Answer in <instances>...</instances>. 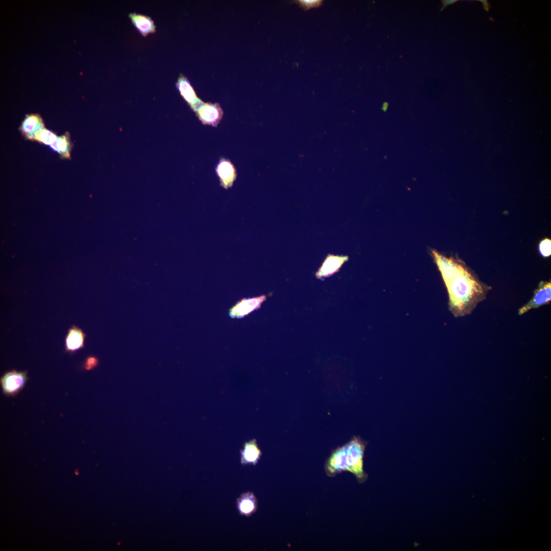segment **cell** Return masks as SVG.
<instances>
[{"label": "cell", "instance_id": "obj_1", "mask_svg": "<svg viewBox=\"0 0 551 551\" xmlns=\"http://www.w3.org/2000/svg\"><path fill=\"white\" fill-rule=\"evenodd\" d=\"M432 253L447 289L450 311L456 317L470 314L491 287L481 282L462 260L435 250Z\"/></svg>", "mask_w": 551, "mask_h": 551}, {"label": "cell", "instance_id": "obj_2", "mask_svg": "<svg viewBox=\"0 0 551 551\" xmlns=\"http://www.w3.org/2000/svg\"><path fill=\"white\" fill-rule=\"evenodd\" d=\"M366 445L363 439L355 436L334 449L325 463L327 475L333 477L343 471H348L355 475L359 483H364L368 477L364 469Z\"/></svg>", "mask_w": 551, "mask_h": 551}, {"label": "cell", "instance_id": "obj_3", "mask_svg": "<svg viewBox=\"0 0 551 551\" xmlns=\"http://www.w3.org/2000/svg\"><path fill=\"white\" fill-rule=\"evenodd\" d=\"M28 371L13 369L6 372L1 378L3 393L7 396H15L19 393L27 382Z\"/></svg>", "mask_w": 551, "mask_h": 551}, {"label": "cell", "instance_id": "obj_4", "mask_svg": "<svg viewBox=\"0 0 551 551\" xmlns=\"http://www.w3.org/2000/svg\"><path fill=\"white\" fill-rule=\"evenodd\" d=\"M551 300V283L541 281L535 289L532 298L518 310V315H521L532 309L537 308L549 304Z\"/></svg>", "mask_w": 551, "mask_h": 551}, {"label": "cell", "instance_id": "obj_5", "mask_svg": "<svg viewBox=\"0 0 551 551\" xmlns=\"http://www.w3.org/2000/svg\"><path fill=\"white\" fill-rule=\"evenodd\" d=\"M266 299V296L265 295L252 298H244L230 309L229 315L233 318H242L259 308Z\"/></svg>", "mask_w": 551, "mask_h": 551}, {"label": "cell", "instance_id": "obj_6", "mask_svg": "<svg viewBox=\"0 0 551 551\" xmlns=\"http://www.w3.org/2000/svg\"><path fill=\"white\" fill-rule=\"evenodd\" d=\"M195 108L199 119L204 124L215 125L221 117L222 112L216 105L199 104Z\"/></svg>", "mask_w": 551, "mask_h": 551}, {"label": "cell", "instance_id": "obj_7", "mask_svg": "<svg viewBox=\"0 0 551 551\" xmlns=\"http://www.w3.org/2000/svg\"><path fill=\"white\" fill-rule=\"evenodd\" d=\"M86 334L84 331L76 325H73L68 330L65 340V350L74 353L84 347Z\"/></svg>", "mask_w": 551, "mask_h": 551}, {"label": "cell", "instance_id": "obj_8", "mask_svg": "<svg viewBox=\"0 0 551 551\" xmlns=\"http://www.w3.org/2000/svg\"><path fill=\"white\" fill-rule=\"evenodd\" d=\"M44 127L41 116L38 114H31L26 115L19 130L26 139L32 140L34 134Z\"/></svg>", "mask_w": 551, "mask_h": 551}, {"label": "cell", "instance_id": "obj_9", "mask_svg": "<svg viewBox=\"0 0 551 551\" xmlns=\"http://www.w3.org/2000/svg\"><path fill=\"white\" fill-rule=\"evenodd\" d=\"M347 260V257L328 256L316 273L318 278L329 277L339 270L342 264Z\"/></svg>", "mask_w": 551, "mask_h": 551}, {"label": "cell", "instance_id": "obj_10", "mask_svg": "<svg viewBox=\"0 0 551 551\" xmlns=\"http://www.w3.org/2000/svg\"><path fill=\"white\" fill-rule=\"evenodd\" d=\"M133 24L144 36L153 33L156 31V27L152 19L147 16L137 14L130 13L129 15Z\"/></svg>", "mask_w": 551, "mask_h": 551}, {"label": "cell", "instance_id": "obj_11", "mask_svg": "<svg viewBox=\"0 0 551 551\" xmlns=\"http://www.w3.org/2000/svg\"><path fill=\"white\" fill-rule=\"evenodd\" d=\"M216 171L223 186L230 187L236 177V170L233 164L229 161L222 160L217 165Z\"/></svg>", "mask_w": 551, "mask_h": 551}, {"label": "cell", "instance_id": "obj_12", "mask_svg": "<svg viewBox=\"0 0 551 551\" xmlns=\"http://www.w3.org/2000/svg\"><path fill=\"white\" fill-rule=\"evenodd\" d=\"M50 147L57 152L61 158L70 159L72 145L69 133L66 132L64 135L58 136Z\"/></svg>", "mask_w": 551, "mask_h": 551}, {"label": "cell", "instance_id": "obj_13", "mask_svg": "<svg viewBox=\"0 0 551 551\" xmlns=\"http://www.w3.org/2000/svg\"><path fill=\"white\" fill-rule=\"evenodd\" d=\"M241 454L242 463L252 464L256 463L261 455L255 440L246 443Z\"/></svg>", "mask_w": 551, "mask_h": 551}, {"label": "cell", "instance_id": "obj_14", "mask_svg": "<svg viewBox=\"0 0 551 551\" xmlns=\"http://www.w3.org/2000/svg\"><path fill=\"white\" fill-rule=\"evenodd\" d=\"M177 85L183 97L192 107H195L198 101L197 98L188 81L184 77H181L178 80Z\"/></svg>", "mask_w": 551, "mask_h": 551}, {"label": "cell", "instance_id": "obj_15", "mask_svg": "<svg viewBox=\"0 0 551 551\" xmlns=\"http://www.w3.org/2000/svg\"><path fill=\"white\" fill-rule=\"evenodd\" d=\"M238 508L245 515L254 512L257 508V501L253 494L248 493L242 495L238 500Z\"/></svg>", "mask_w": 551, "mask_h": 551}, {"label": "cell", "instance_id": "obj_16", "mask_svg": "<svg viewBox=\"0 0 551 551\" xmlns=\"http://www.w3.org/2000/svg\"><path fill=\"white\" fill-rule=\"evenodd\" d=\"M57 137L55 133L44 127L34 134L32 140L50 146Z\"/></svg>", "mask_w": 551, "mask_h": 551}, {"label": "cell", "instance_id": "obj_17", "mask_svg": "<svg viewBox=\"0 0 551 551\" xmlns=\"http://www.w3.org/2000/svg\"><path fill=\"white\" fill-rule=\"evenodd\" d=\"M540 254L544 257H548L551 254V241L548 238L542 240L539 245Z\"/></svg>", "mask_w": 551, "mask_h": 551}, {"label": "cell", "instance_id": "obj_18", "mask_svg": "<svg viewBox=\"0 0 551 551\" xmlns=\"http://www.w3.org/2000/svg\"><path fill=\"white\" fill-rule=\"evenodd\" d=\"M98 364V360L95 357L90 356L88 357L85 361L84 368L86 370H90L95 367Z\"/></svg>", "mask_w": 551, "mask_h": 551}, {"label": "cell", "instance_id": "obj_19", "mask_svg": "<svg viewBox=\"0 0 551 551\" xmlns=\"http://www.w3.org/2000/svg\"><path fill=\"white\" fill-rule=\"evenodd\" d=\"M299 3L304 7H305L306 8H311V7L318 6L319 5V4L320 3V1H313V0H312V1H311H311L305 0V1H299Z\"/></svg>", "mask_w": 551, "mask_h": 551}, {"label": "cell", "instance_id": "obj_20", "mask_svg": "<svg viewBox=\"0 0 551 551\" xmlns=\"http://www.w3.org/2000/svg\"><path fill=\"white\" fill-rule=\"evenodd\" d=\"M458 1V0H442V1H441V2H442L443 5H442V8L441 9L440 11H442L444 10V9L446 7H447L448 6H449L450 5H452V4H453L455 3L456 2H457Z\"/></svg>", "mask_w": 551, "mask_h": 551}, {"label": "cell", "instance_id": "obj_21", "mask_svg": "<svg viewBox=\"0 0 551 551\" xmlns=\"http://www.w3.org/2000/svg\"><path fill=\"white\" fill-rule=\"evenodd\" d=\"M478 1L480 2L483 4L484 9L486 12H488L489 9L491 8V5L488 1L487 0H478Z\"/></svg>", "mask_w": 551, "mask_h": 551}, {"label": "cell", "instance_id": "obj_22", "mask_svg": "<svg viewBox=\"0 0 551 551\" xmlns=\"http://www.w3.org/2000/svg\"><path fill=\"white\" fill-rule=\"evenodd\" d=\"M388 105H389V104H388V103H387V102H385V103H384V104H383V106H382V110H383V111H384V112H386V110H387V108H388Z\"/></svg>", "mask_w": 551, "mask_h": 551}]
</instances>
